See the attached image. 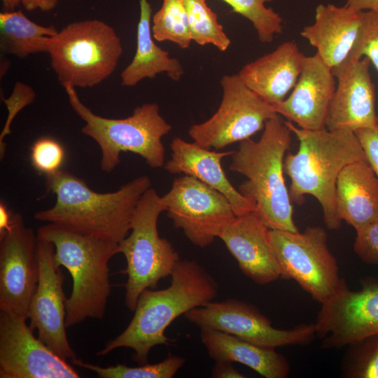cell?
I'll return each mask as SVG.
<instances>
[{
    "label": "cell",
    "mask_w": 378,
    "mask_h": 378,
    "mask_svg": "<svg viewBox=\"0 0 378 378\" xmlns=\"http://www.w3.org/2000/svg\"><path fill=\"white\" fill-rule=\"evenodd\" d=\"M151 186L148 176L136 177L111 192H97L64 170L46 176V188L56 196L50 208L34 219L119 244L130 233L137 204Z\"/></svg>",
    "instance_id": "1"
},
{
    "label": "cell",
    "mask_w": 378,
    "mask_h": 378,
    "mask_svg": "<svg viewBox=\"0 0 378 378\" xmlns=\"http://www.w3.org/2000/svg\"><path fill=\"white\" fill-rule=\"evenodd\" d=\"M170 276L168 287L158 290L148 288L141 293L127 327L97 355L129 348L133 350L136 362L146 363L154 346L169 344L165 330L173 321L217 296L218 283L195 260H180Z\"/></svg>",
    "instance_id": "2"
},
{
    "label": "cell",
    "mask_w": 378,
    "mask_h": 378,
    "mask_svg": "<svg viewBox=\"0 0 378 378\" xmlns=\"http://www.w3.org/2000/svg\"><path fill=\"white\" fill-rule=\"evenodd\" d=\"M285 122L299 141L298 151L284 159V172L290 179V200L301 205L305 195L314 197L322 208L326 227L338 230L342 221L336 209L337 178L346 165L368 161L360 144L355 132L306 130Z\"/></svg>",
    "instance_id": "3"
},
{
    "label": "cell",
    "mask_w": 378,
    "mask_h": 378,
    "mask_svg": "<svg viewBox=\"0 0 378 378\" xmlns=\"http://www.w3.org/2000/svg\"><path fill=\"white\" fill-rule=\"evenodd\" d=\"M291 133L279 115L268 120L259 140L240 142L231 155L230 169L246 178L238 190L270 229L295 232L299 230L284 175Z\"/></svg>",
    "instance_id": "4"
},
{
    "label": "cell",
    "mask_w": 378,
    "mask_h": 378,
    "mask_svg": "<svg viewBox=\"0 0 378 378\" xmlns=\"http://www.w3.org/2000/svg\"><path fill=\"white\" fill-rule=\"evenodd\" d=\"M36 235L54 245L57 265L66 269L73 280L66 301V328L88 318L102 319L111 293L108 262L119 253V244L52 223L39 227Z\"/></svg>",
    "instance_id": "5"
},
{
    "label": "cell",
    "mask_w": 378,
    "mask_h": 378,
    "mask_svg": "<svg viewBox=\"0 0 378 378\" xmlns=\"http://www.w3.org/2000/svg\"><path fill=\"white\" fill-rule=\"evenodd\" d=\"M70 106L85 122L81 132L99 146L100 167L106 173L112 172L120 162L122 152H131L142 158L152 168L164 165V147L162 138L172 130L160 113L156 103L137 106L133 113L121 119L97 115L79 99L75 88L65 85Z\"/></svg>",
    "instance_id": "6"
},
{
    "label": "cell",
    "mask_w": 378,
    "mask_h": 378,
    "mask_svg": "<svg viewBox=\"0 0 378 378\" xmlns=\"http://www.w3.org/2000/svg\"><path fill=\"white\" fill-rule=\"evenodd\" d=\"M122 51L113 28L97 19L67 24L50 38L48 48L59 82L74 88H92L108 78Z\"/></svg>",
    "instance_id": "7"
},
{
    "label": "cell",
    "mask_w": 378,
    "mask_h": 378,
    "mask_svg": "<svg viewBox=\"0 0 378 378\" xmlns=\"http://www.w3.org/2000/svg\"><path fill=\"white\" fill-rule=\"evenodd\" d=\"M167 210L162 197L150 188L136 208L129 234L119 243L127 262L125 304L134 312L141 293L171 275L180 260L178 253L158 231L160 215Z\"/></svg>",
    "instance_id": "8"
},
{
    "label": "cell",
    "mask_w": 378,
    "mask_h": 378,
    "mask_svg": "<svg viewBox=\"0 0 378 378\" xmlns=\"http://www.w3.org/2000/svg\"><path fill=\"white\" fill-rule=\"evenodd\" d=\"M270 236L281 278L293 279L320 304L347 285L340 276L323 227L309 226L302 232L270 229Z\"/></svg>",
    "instance_id": "9"
},
{
    "label": "cell",
    "mask_w": 378,
    "mask_h": 378,
    "mask_svg": "<svg viewBox=\"0 0 378 378\" xmlns=\"http://www.w3.org/2000/svg\"><path fill=\"white\" fill-rule=\"evenodd\" d=\"M220 83L223 95L217 111L188 130L195 143L216 150L250 139L278 115L273 106L249 89L238 74L225 75Z\"/></svg>",
    "instance_id": "10"
},
{
    "label": "cell",
    "mask_w": 378,
    "mask_h": 378,
    "mask_svg": "<svg viewBox=\"0 0 378 378\" xmlns=\"http://www.w3.org/2000/svg\"><path fill=\"white\" fill-rule=\"evenodd\" d=\"M184 316L200 329L219 330L268 348L304 345L316 336L314 323L278 329L255 307L236 299L213 300L188 312Z\"/></svg>",
    "instance_id": "11"
},
{
    "label": "cell",
    "mask_w": 378,
    "mask_h": 378,
    "mask_svg": "<svg viewBox=\"0 0 378 378\" xmlns=\"http://www.w3.org/2000/svg\"><path fill=\"white\" fill-rule=\"evenodd\" d=\"M161 197L175 227L201 248L210 245L236 217L225 196L188 175L176 178Z\"/></svg>",
    "instance_id": "12"
},
{
    "label": "cell",
    "mask_w": 378,
    "mask_h": 378,
    "mask_svg": "<svg viewBox=\"0 0 378 378\" xmlns=\"http://www.w3.org/2000/svg\"><path fill=\"white\" fill-rule=\"evenodd\" d=\"M314 323L321 347L338 349L378 332V280L361 281V289L347 285L321 304Z\"/></svg>",
    "instance_id": "13"
},
{
    "label": "cell",
    "mask_w": 378,
    "mask_h": 378,
    "mask_svg": "<svg viewBox=\"0 0 378 378\" xmlns=\"http://www.w3.org/2000/svg\"><path fill=\"white\" fill-rule=\"evenodd\" d=\"M38 238L20 214L0 237V311L28 318L38 281Z\"/></svg>",
    "instance_id": "14"
},
{
    "label": "cell",
    "mask_w": 378,
    "mask_h": 378,
    "mask_svg": "<svg viewBox=\"0 0 378 378\" xmlns=\"http://www.w3.org/2000/svg\"><path fill=\"white\" fill-rule=\"evenodd\" d=\"M27 318L0 312V378H78L77 371L33 333Z\"/></svg>",
    "instance_id": "15"
},
{
    "label": "cell",
    "mask_w": 378,
    "mask_h": 378,
    "mask_svg": "<svg viewBox=\"0 0 378 378\" xmlns=\"http://www.w3.org/2000/svg\"><path fill=\"white\" fill-rule=\"evenodd\" d=\"M36 255L38 281L31 299L28 318L38 337L64 359L76 358L66 333V301L63 290L64 276L55 261V246L38 239Z\"/></svg>",
    "instance_id": "16"
},
{
    "label": "cell",
    "mask_w": 378,
    "mask_h": 378,
    "mask_svg": "<svg viewBox=\"0 0 378 378\" xmlns=\"http://www.w3.org/2000/svg\"><path fill=\"white\" fill-rule=\"evenodd\" d=\"M370 64L368 58L362 57L332 70L337 85L328 108V130L355 132L378 125Z\"/></svg>",
    "instance_id": "17"
},
{
    "label": "cell",
    "mask_w": 378,
    "mask_h": 378,
    "mask_svg": "<svg viewBox=\"0 0 378 378\" xmlns=\"http://www.w3.org/2000/svg\"><path fill=\"white\" fill-rule=\"evenodd\" d=\"M270 229L256 211L236 217L218 234L244 274L258 285L281 278V269L270 236Z\"/></svg>",
    "instance_id": "18"
},
{
    "label": "cell",
    "mask_w": 378,
    "mask_h": 378,
    "mask_svg": "<svg viewBox=\"0 0 378 378\" xmlns=\"http://www.w3.org/2000/svg\"><path fill=\"white\" fill-rule=\"evenodd\" d=\"M335 88L332 70L321 58L316 53L304 56L290 94L273 107L278 115L300 128L320 130L326 128L328 108Z\"/></svg>",
    "instance_id": "19"
},
{
    "label": "cell",
    "mask_w": 378,
    "mask_h": 378,
    "mask_svg": "<svg viewBox=\"0 0 378 378\" xmlns=\"http://www.w3.org/2000/svg\"><path fill=\"white\" fill-rule=\"evenodd\" d=\"M364 12L345 5L321 4L316 8L314 22L305 26L300 35L334 70L354 61L352 56L362 31Z\"/></svg>",
    "instance_id": "20"
},
{
    "label": "cell",
    "mask_w": 378,
    "mask_h": 378,
    "mask_svg": "<svg viewBox=\"0 0 378 378\" xmlns=\"http://www.w3.org/2000/svg\"><path fill=\"white\" fill-rule=\"evenodd\" d=\"M304 56L295 41H286L244 65L238 76L262 99L274 106L282 102L294 88Z\"/></svg>",
    "instance_id": "21"
},
{
    "label": "cell",
    "mask_w": 378,
    "mask_h": 378,
    "mask_svg": "<svg viewBox=\"0 0 378 378\" xmlns=\"http://www.w3.org/2000/svg\"><path fill=\"white\" fill-rule=\"evenodd\" d=\"M170 147L171 158L164 164V169L169 173H183L218 190L229 200L236 216L255 210L229 181L223 169V159L232 155L234 151L211 150L179 137L172 140Z\"/></svg>",
    "instance_id": "22"
},
{
    "label": "cell",
    "mask_w": 378,
    "mask_h": 378,
    "mask_svg": "<svg viewBox=\"0 0 378 378\" xmlns=\"http://www.w3.org/2000/svg\"><path fill=\"white\" fill-rule=\"evenodd\" d=\"M340 220L355 230L378 221V179L368 161L346 165L336 183Z\"/></svg>",
    "instance_id": "23"
},
{
    "label": "cell",
    "mask_w": 378,
    "mask_h": 378,
    "mask_svg": "<svg viewBox=\"0 0 378 378\" xmlns=\"http://www.w3.org/2000/svg\"><path fill=\"white\" fill-rule=\"evenodd\" d=\"M200 335L209 356L215 361L239 363L265 378H286L289 374L288 361L275 349L213 329L201 328Z\"/></svg>",
    "instance_id": "24"
},
{
    "label": "cell",
    "mask_w": 378,
    "mask_h": 378,
    "mask_svg": "<svg viewBox=\"0 0 378 378\" xmlns=\"http://www.w3.org/2000/svg\"><path fill=\"white\" fill-rule=\"evenodd\" d=\"M140 15L137 24L136 49L131 62L120 74L121 85L134 87L145 78L166 73L174 81L181 80L184 69L179 60L158 46L151 29L152 8L148 0H140Z\"/></svg>",
    "instance_id": "25"
},
{
    "label": "cell",
    "mask_w": 378,
    "mask_h": 378,
    "mask_svg": "<svg viewBox=\"0 0 378 378\" xmlns=\"http://www.w3.org/2000/svg\"><path fill=\"white\" fill-rule=\"evenodd\" d=\"M57 31L54 25L43 26L31 21L21 10L1 13V52L20 58L48 52L49 41Z\"/></svg>",
    "instance_id": "26"
},
{
    "label": "cell",
    "mask_w": 378,
    "mask_h": 378,
    "mask_svg": "<svg viewBox=\"0 0 378 378\" xmlns=\"http://www.w3.org/2000/svg\"><path fill=\"white\" fill-rule=\"evenodd\" d=\"M151 29L155 41H170L182 49L188 48L192 38L183 0H163L152 17Z\"/></svg>",
    "instance_id": "27"
},
{
    "label": "cell",
    "mask_w": 378,
    "mask_h": 378,
    "mask_svg": "<svg viewBox=\"0 0 378 378\" xmlns=\"http://www.w3.org/2000/svg\"><path fill=\"white\" fill-rule=\"evenodd\" d=\"M183 3L192 41L200 46L211 44L222 52L227 50L231 41L206 1L183 0Z\"/></svg>",
    "instance_id": "28"
},
{
    "label": "cell",
    "mask_w": 378,
    "mask_h": 378,
    "mask_svg": "<svg viewBox=\"0 0 378 378\" xmlns=\"http://www.w3.org/2000/svg\"><path fill=\"white\" fill-rule=\"evenodd\" d=\"M185 358L169 354L163 360L136 367H129L118 364L109 367H101L83 362L77 358L72 360L73 364L95 372L102 378H172L183 366Z\"/></svg>",
    "instance_id": "29"
},
{
    "label": "cell",
    "mask_w": 378,
    "mask_h": 378,
    "mask_svg": "<svg viewBox=\"0 0 378 378\" xmlns=\"http://www.w3.org/2000/svg\"><path fill=\"white\" fill-rule=\"evenodd\" d=\"M340 363L345 378H378V332L346 346Z\"/></svg>",
    "instance_id": "30"
},
{
    "label": "cell",
    "mask_w": 378,
    "mask_h": 378,
    "mask_svg": "<svg viewBox=\"0 0 378 378\" xmlns=\"http://www.w3.org/2000/svg\"><path fill=\"white\" fill-rule=\"evenodd\" d=\"M228 4L232 11L249 20L255 28L261 43H271L276 34L283 31V18L266 2L274 0H221Z\"/></svg>",
    "instance_id": "31"
},
{
    "label": "cell",
    "mask_w": 378,
    "mask_h": 378,
    "mask_svg": "<svg viewBox=\"0 0 378 378\" xmlns=\"http://www.w3.org/2000/svg\"><path fill=\"white\" fill-rule=\"evenodd\" d=\"M64 158V148L54 139L40 138L31 147L30 160L32 166L46 176L60 170Z\"/></svg>",
    "instance_id": "32"
},
{
    "label": "cell",
    "mask_w": 378,
    "mask_h": 378,
    "mask_svg": "<svg viewBox=\"0 0 378 378\" xmlns=\"http://www.w3.org/2000/svg\"><path fill=\"white\" fill-rule=\"evenodd\" d=\"M368 58L378 71V13L364 12L362 31L354 49L352 60Z\"/></svg>",
    "instance_id": "33"
},
{
    "label": "cell",
    "mask_w": 378,
    "mask_h": 378,
    "mask_svg": "<svg viewBox=\"0 0 378 378\" xmlns=\"http://www.w3.org/2000/svg\"><path fill=\"white\" fill-rule=\"evenodd\" d=\"M35 97L36 94L31 88L21 82H17L10 97L8 99H4L8 113L4 127L0 135L1 160L4 158L6 151L4 138L10 133V124L13 120L20 111L33 102Z\"/></svg>",
    "instance_id": "34"
},
{
    "label": "cell",
    "mask_w": 378,
    "mask_h": 378,
    "mask_svg": "<svg viewBox=\"0 0 378 378\" xmlns=\"http://www.w3.org/2000/svg\"><path fill=\"white\" fill-rule=\"evenodd\" d=\"M353 248L363 262L378 265V221L356 230Z\"/></svg>",
    "instance_id": "35"
},
{
    "label": "cell",
    "mask_w": 378,
    "mask_h": 378,
    "mask_svg": "<svg viewBox=\"0 0 378 378\" xmlns=\"http://www.w3.org/2000/svg\"><path fill=\"white\" fill-rule=\"evenodd\" d=\"M355 134L378 179V125L374 128L358 130Z\"/></svg>",
    "instance_id": "36"
},
{
    "label": "cell",
    "mask_w": 378,
    "mask_h": 378,
    "mask_svg": "<svg viewBox=\"0 0 378 378\" xmlns=\"http://www.w3.org/2000/svg\"><path fill=\"white\" fill-rule=\"evenodd\" d=\"M211 377L214 378H245L241 373L228 361H216L212 369Z\"/></svg>",
    "instance_id": "37"
},
{
    "label": "cell",
    "mask_w": 378,
    "mask_h": 378,
    "mask_svg": "<svg viewBox=\"0 0 378 378\" xmlns=\"http://www.w3.org/2000/svg\"><path fill=\"white\" fill-rule=\"evenodd\" d=\"M58 0H22L21 4L28 11L39 9L50 11L55 8Z\"/></svg>",
    "instance_id": "38"
},
{
    "label": "cell",
    "mask_w": 378,
    "mask_h": 378,
    "mask_svg": "<svg viewBox=\"0 0 378 378\" xmlns=\"http://www.w3.org/2000/svg\"><path fill=\"white\" fill-rule=\"evenodd\" d=\"M13 215L4 202L0 201V237L10 229Z\"/></svg>",
    "instance_id": "39"
},
{
    "label": "cell",
    "mask_w": 378,
    "mask_h": 378,
    "mask_svg": "<svg viewBox=\"0 0 378 378\" xmlns=\"http://www.w3.org/2000/svg\"><path fill=\"white\" fill-rule=\"evenodd\" d=\"M378 0H346L345 6L360 11L374 10Z\"/></svg>",
    "instance_id": "40"
},
{
    "label": "cell",
    "mask_w": 378,
    "mask_h": 378,
    "mask_svg": "<svg viewBox=\"0 0 378 378\" xmlns=\"http://www.w3.org/2000/svg\"><path fill=\"white\" fill-rule=\"evenodd\" d=\"M7 11H13L22 2V0H2Z\"/></svg>",
    "instance_id": "41"
},
{
    "label": "cell",
    "mask_w": 378,
    "mask_h": 378,
    "mask_svg": "<svg viewBox=\"0 0 378 378\" xmlns=\"http://www.w3.org/2000/svg\"><path fill=\"white\" fill-rule=\"evenodd\" d=\"M374 11H377L378 13V5L376 6V8L374 10Z\"/></svg>",
    "instance_id": "42"
}]
</instances>
